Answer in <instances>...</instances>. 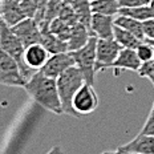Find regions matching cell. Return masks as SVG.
<instances>
[{"label": "cell", "instance_id": "1", "mask_svg": "<svg viewBox=\"0 0 154 154\" xmlns=\"http://www.w3.org/2000/svg\"><path fill=\"white\" fill-rule=\"evenodd\" d=\"M24 89L32 100L44 109L54 114L64 113L56 79L48 77L41 70H38L25 82Z\"/></svg>", "mask_w": 154, "mask_h": 154}, {"label": "cell", "instance_id": "2", "mask_svg": "<svg viewBox=\"0 0 154 154\" xmlns=\"http://www.w3.org/2000/svg\"><path fill=\"white\" fill-rule=\"evenodd\" d=\"M56 82H57V89H59V96L60 100H61L64 114L79 117V114L76 113L72 106V101L77 91L85 84V77L82 75V72L80 70L79 66L73 65L57 77Z\"/></svg>", "mask_w": 154, "mask_h": 154}, {"label": "cell", "instance_id": "3", "mask_svg": "<svg viewBox=\"0 0 154 154\" xmlns=\"http://www.w3.org/2000/svg\"><path fill=\"white\" fill-rule=\"evenodd\" d=\"M0 49L7 52L9 56H12L17 61L20 72L25 81H28L36 73V70L31 69L24 61V51H25L24 44L15 35L12 28L4 23L3 19H0Z\"/></svg>", "mask_w": 154, "mask_h": 154}, {"label": "cell", "instance_id": "4", "mask_svg": "<svg viewBox=\"0 0 154 154\" xmlns=\"http://www.w3.org/2000/svg\"><path fill=\"white\" fill-rule=\"evenodd\" d=\"M97 40L96 36H91L89 41L82 48L77 51H73L72 56L75 59L76 66H79L80 70L85 77V82L94 86V77H96V48H97Z\"/></svg>", "mask_w": 154, "mask_h": 154}, {"label": "cell", "instance_id": "5", "mask_svg": "<svg viewBox=\"0 0 154 154\" xmlns=\"http://www.w3.org/2000/svg\"><path fill=\"white\" fill-rule=\"evenodd\" d=\"M25 80L17 61L7 52L0 49V84L5 86H25Z\"/></svg>", "mask_w": 154, "mask_h": 154}, {"label": "cell", "instance_id": "6", "mask_svg": "<svg viewBox=\"0 0 154 154\" xmlns=\"http://www.w3.org/2000/svg\"><path fill=\"white\" fill-rule=\"evenodd\" d=\"M122 47L114 38H98L96 48V70L110 69Z\"/></svg>", "mask_w": 154, "mask_h": 154}, {"label": "cell", "instance_id": "7", "mask_svg": "<svg viewBox=\"0 0 154 154\" xmlns=\"http://www.w3.org/2000/svg\"><path fill=\"white\" fill-rule=\"evenodd\" d=\"M72 106L79 114V117L94 112L98 106V97L94 91V86L85 82L73 97Z\"/></svg>", "mask_w": 154, "mask_h": 154}, {"label": "cell", "instance_id": "8", "mask_svg": "<svg viewBox=\"0 0 154 154\" xmlns=\"http://www.w3.org/2000/svg\"><path fill=\"white\" fill-rule=\"evenodd\" d=\"M15 35L21 40L24 47H29L32 44H37L41 41L40 25L33 17H25L20 23L11 27Z\"/></svg>", "mask_w": 154, "mask_h": 154}, {"label": "cell", "instance_id": "9", "mask_svg": "<svg viewBox=\"0 0 154 154\" xmlns=\"http://www.w3.org/2000/svg\"><path fill=\"white\" fill-rule=\"evenodd\" d=\"M76 65L75 59H73L70 52H63V53H56L51 54L45 65L43 66L40 70L48 77L52 79H57L61 73H64L68 68Z\"/></svg>", "mask_w": 154, "mask_h": 154}, {"label": "cell", "instance_id": "10", "mask_svg": "<svg viewBox=\"0 0 154 154\" xmlns=\"http://www.w3.org/2000/svg\"><path fill=\"white\" fill-rule=\"evenodd\" d=\"M141 65H142V61H141L138 59V56H137L136 49L122 48L110 69H114V75H120L121 70H133V72H138Z\"/></svg>", "mask_w": 154, "mask_h": 154}, {"label": "cell", "instance_id": "11", "mask_svg": "<svg viewBox=\"0 0 154 154\" xmlns=\"http://www.w3.org/2000/svg\"><path fill=\"white\" fill-rule=\"evenodd\" d=\"M49 56H51V53L45 49V47L41 43L32 44L29 47H25V51H24L25 64H27L31 69L36 70V72H38V70L45 65Z\"/></svg>", "mask_w": 154, "mask_h": 154}, {"label": "cell", "instance_id": "12", "mask_svg": "<svg viewBox=\"0 0 154 154\" xmlns=\"http://www.w3.org/2000/svg\"><path fill=\"white\" fill-rule=\"evenodd\" d=\"M114 17L116 16L93 14L91 23L92 36H96L97 38H113Z\"/></svg>", "mask_w": 154, "mask_h": 154}, {"label": "cell", "instance_id": "13", "mask_svg": "<svg viewBox=\"0 0 154 154\" xmlns=\"http://www.w3.org/2000/svg\"><path fill=\"white\" fill-rule=\"evenodd\" d=\"M117 150L136 154H154V136L138 133V136L134 137L130 142L120 146Z\"/></svg>", "mask_w": 154, "mask_h": 154}, {"label": "cell", "instance_id": "14", "mask_svg": "<svg viewBox=\"0 0 154 154\" xmlns=\"http://www.w3.org/2000/svg\"><path fill=\"white\" fill-rule=\"evenodd\" d=\"M40 29H41V41L40 43L45 47V49L51 54L69 52L68 43L61 40V38H59L56 35H53L49 29V24H40Z\"/></svg>", "mask_w": 154, "mask_h": 154}, {"label": "cell", "instance_id": "15", "mask_svg": "<svg viewBox=\"0 0 154 154\" xmlns=\"http://www.w3.org/2000/svg\"><path fill=\"white\" fill-rule=\"evenodd\" d=\"M27 17L17 0H2V19L9 27H14Z\"/></svg>", "mask_w": 154, "mask_h": 154}, {"label": "cell", "instance_id": "16", "mask_svg": "<svg viewBox=\"0 0 154 154\" xmlns=\"http://www.w3.org/2000/svg\"><path fill=\"white\" fill-rule=\"evenodd\" d=\"M92 33L84 24L81 23H76L72 27V32H70V37L68 40V48L69 52L77 51L80 48H82L86 43L89 41Z\"/></svg>", "mask_w": 154, "mask_h": 154}, {"label": "cell", "instance_id": "17", "mask_svg": "<svg viewBox=\"0 0 154 154\" xmlns=\"http://www.w3.org/2000/svg\"><path fill=\"white\" fill-rule=\"evenodd\" d=\"M114 24L124 28V29H126L128 32H130V33H133L134 36L137 38H140L141 41H145V33H143L142 21L136 20V19L125 16V15H117L114 17Z\"/></svg>", "mask_w": 154, "mask_h": 154}, {"label": "cell", "instance_id": "18", "mask_svg": "<svg viewBox=\"0 0 154 154\" xmlns=\"http://www.w3.org/2000/svg\"><path fill=\"white\" fill-rule=\"evenodd\" d=\"M70 5L75 9L79 23L84 24L91 31V23H92V16H93L91 2H88V0H72Z\"/></svg>", "mask_w": 154, "mask_h": 154}, {"label": "cell", "instance_id": "19", "mask_svg": "<svg viewBox=\"0 0 154 154\" xmlns=\"http://www.w3.org/2000/svg\"><path fill=\"white\" fill-rule=\"evenodd\" d=\"M113 38L122 48H129V49H136L142 43L133 33H130V32H128L126 29H124V28L118 27L116 24H114V29H113Z\"/></svg>", "mask_w": 154, "mask_h": 154}, {"label": "cell", "instance_id": "20", "mask_svg": "<svg viewBox=\"0 0 154 154\" xmlns=\"http://www.w3.org/2000/svg\"><path fill=\"white\" fill-rule=\"evenodd\" d=\"M92 12L98 15L116 16L120 14V3L118 0H94L91 3Z\"/></svg>", "mask_w": 154, "mask_h": 154}, {"label": "cell", "instance_id": "21", "mask_svg": "<svg viewBox=\"0 0 154 154\" xmlns=\"http://www.w3.org/2000/svg\"><path fill=\"white\" fill-rule=\"evenodd\" d=\"M118 15H125V16L136 19V20L145 21L154 17V11L150 8L149 4H143V5H137V7H130V8H120V14Z\"/></svg>", "mask_w": 154, "mask_h": 154}, {"label": "cell", "instance_id": "22", "mask_svg": "<svg viewBox=\"0 0 154 154\" xmlns=\"http://www.w3.org/2000/svg\"><path fill=\"white\" fill-rule=\"evenodd\" d=\"M49 29L59 38H61V40L68 43V40L70 37V32H72V25L65 23L63 19H60L59 16H57V17H54L49 23Z\"/></svg>", "mask_w": 154, "mask_h": 154}, {"label": "cell", "instance_id": "23", "mask_svg": "<svg viewBox=\"0 0 154 154\" xmlns=\"http://www.w3.org/2000/svg\"><path fill=\"white\" fill-rule=\"evenodd\" d=\"M136 52H137V56H138V59L141 60V61L146 63V61L153 60V57H154V47L149 43V41L145 40L136 48Z\"/></svg>", "mask_w": 154, "mask_h": 154}, {"label": "cell", "instance_id": "24", "mask_svg": "<svg viewBox=\"0 0 154 154\" xmlns=\"http://www.w3.org/2000/svg\"><path fill=\"white\" fill-rule=\"evenodd\" d=\"M59 17L63 19L65 23H68L69 25H75L76 23H79V20H77V16H76V12L73 7L70 4H64L61 9H60L59 12Z\"/></svg>", "mask_w": 154, "mask_h": 154}, {"label": "cell", "instance_id": "25", "mask_svg": "<svg viewBox=\"0 0 154 154\" xmlns=\"http://www.w3.org/2000/svg\"><path fill=\"white\" fill-rule=\"evenodd\" d=\"M38 3L40 0H21L20 4L23 8L24 14L27 15V17H35L38 8Z\"/></svg>", "mask_w": 154, "mask_h": 154}, {"label": "cell", "instance_id": "26", "mask_svg": "<svg viewBox=\"0 0 154 154\" xmlns=\"http://www.w3.org/2000/svg\"><path fill=\"white\" fill-rule=\"evenodd\" d=\"M141 134H149V136H154V101L150 109V113L147 116V120L145 125L142 126V129L140 131Z\"/></svg>", "mask_w": 154, "mask_h": 154}, {"label": "cell", "instance_id": "27", "mask_svg": "<svg viewBox=\"0 0 154 154\" xmlns=\"http://www.w3.org/2000/svg\"><path fill=\"white\" fill-rule=\"evenodd\" d=\"M137 73H138L141 77H146V79H149V80L154 79V60L142 63V65H141V68Z\"/></svg>", "mask_w": 154, "mask_h": 154}, {"label": "cell", "instance_id": "28", "mask_svg": "<svg viewBox=\"0 0 154 154\" xmlns=\"http://www.w3.org/2000/svg\"><path fill=\"white\" fill-rule=\"evenodd\" d=\"M142 25H143V33H145V40H154V17L142 21Z\"/></svg>", "mask_w": 154, "mask_h": 154}, {"label": "cell", "instance_id": "29", "mask_svg": "<svg viewBox=\"0 0 154 154\" xmlns=\"http://www.w3.org/2000/svg\"><path fill=\"white\" fill-rule=\"evenodd\" d=\"M121 8H130V7H137V5H143L141 0H118Z\"/></svg>", "mask_w": 154, "mask_h": 154}, {"label": "cell", "instance_id": "30", "mask_svg": "<svg viewBox=\"0 0 154 154\" xmlns=\"http://www.w3.org/2000/svg\"><path fill=\"white\" fill-rule=\"evenodd\" d=\"M47 154H65V153H64V150H63L61 146H60V145H56V146H53L52 149H51Z\"/></svg>", "mask_w": 154, "mask_h": 154}, {"label": "cell", "instance_id": "31", "mask_svg": "<svg viewBox=\"0 0 154 154\" xmlns=\"http://www.w3.org/2000/svg\"><path fill=\"white\" fill-rule=\"evenodd\" d=\"M101 154H120V153H118V152H104Z\"/></svg>", "mask_w": 154, "mask_h": 154}, {"label": "cell", "instance_id": "32", "mask_svg": "<svg viewBox=\"0 0 154 154\" xmlns=\"http://www.w3.org/2000/svg\"><path fill=\"white\" fill-rule=\"evenodd\" d=\"M149 5H150V8L154 11V0H150V3H149Z\"/></svg>", "mask_w": 154, "mask_h": 154}, {"label": "cell", "instance_id": "33", "mask_svg": "<svg viewBox=\"0 0 154 154\" xmlns=\"http://www.w3.org/2000/svg\"><path fill=\"white\" fill-rule=\"evenodd\" d=\"M120 154H136V153H130V152H121V150H117Z\"/></svg>", "mask_w": 154, "mask_h": 154}, {"label": "cell", "instance_id": "34", "mask_svg": "<svg viewBox=\"0 0 154 154\" xmlns=\"http://www.w3.org/2000/svg\"><path fill=\"white\" fill-rule=\"evenodd\" d=\"M141 2H142L143 4H149V3H150V0H141Z\"/></svg>", "mask_w": 154, "mask_h": 154}, {"label": "cell", "instance_id": "35", "mask_svg": "<svg viewBox=\"0 0 154 154\" xmlns=\"http://www.w3.org/2000/svg\"><path fill=\"white\" fill-rule=\"evenodd\" d=\"M146 41H149V43H150V44H152V45L154 47V40H146Z\"/></svg>", "mask_w": 154, "mask_h": 154}, {"label": "cell", "instance_id": "36", "mask_svg": "<svg viewBox=\"0 0 154 154\" xmlns=\"http://www.w3.org/2000/svg\"><path fill=\"white\" fill-rule=\"evenodd\" d=\"M150 81H152V84L154 85V79H152V80H150Z\"/></svg>", "mask_w": 154, "mask_h": 154}, {"label": "cell", "instance_id": "37", "mask_svg": "<svg viewBox=\"0 0 154 154\" xmlns=\"http://www.w3.org/2000/svg\"><path fill=\"white\" fill-rule=\"evenodd\" d=\"M88 2H91V3H92V2H94V0H88Z\"/></svg>", "mask_w": 154, "mask_h": 154}, {"label": "cell", "instance_id": "38", "mask_svg": "<svg viewBox=\"0 0 154 154\" xmlns=\"http://www.w3.org/2000/svg\"><path fill=\"white\" fill-rule=\"evenodd\" d=\"M17 2H21V0H17Z\"/></svg>", "mask_w": 154, "mask_h": 154}, {"label": "cell", "instance_id": "39", "mask_svg": "<svg viewBox=\"0 0 154 154\" xmlns=\"http://www.w3.org/2000/svg\"><path fill=\"white\" fill-rule=\"evenodd\" d=\"M153 60H154V57H153Z\"/></svg>", "mask_w": 154, "mask_h": 154}]
</instances>
